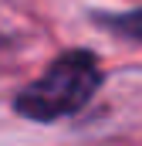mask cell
I'll return each instance as SVG.
<instances>
[{
	"label": "cell",
	"instance_id": "1",
	"mask_svg": "<svg viewBox=\"0 0 142 146\" xmlns=\"http://www.w3.org/2000/svg\"><path fill=\"white\" fill-rule=\"evenodd\" d=\"M98 85H102V72H98L95 54L68 51L14 99V109L34 122H54V119H64L81 106H88Z\"/></svg>",
	"mask_w": 142,
	"mask_h": 146
},
{
	"label": "cell",
	"instance_id": "2",
	"mask_svg": "<svg viewBox=\"0 0 142 146\" xmlns=\"http://www.w3.org/2000/svg\"><path fill=\"white\" fill-rule=\"evenodd\" d=\"M105 24L112 27V31L125 34V37H135V41H142V10H135V14H125V17H108Z\"/></svg>",
	"mask_w": 142,
	"mask_h": 146
}]
</instances>
